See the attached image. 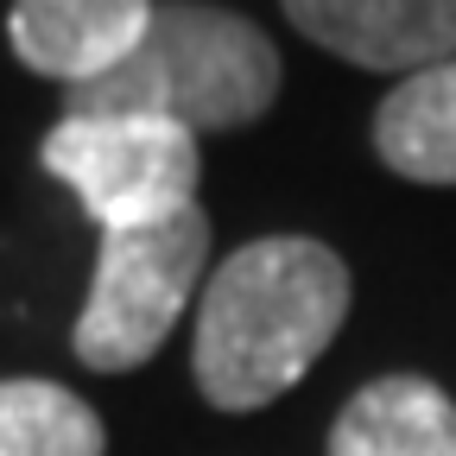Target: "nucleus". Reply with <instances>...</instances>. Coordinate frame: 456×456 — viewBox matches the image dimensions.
I'll list each match as a JSON object with an SVG mask.
<instances>
[{"label":"nucleus","mask_w":456,"mask_h":456,"mask_svg":"<svg viewBox=\"0 0 456 456\" xmlns=\"http://www.w3.org/2000/svg\"><path fill=\"white\" fill-rule=\"evenodd\" d=\"M349 317V266L311 235H266L235 248L203 285L197 387L222 412L273 406Z\"/></svg>","instance_id":"f257e3e1"},{"label":"nucleus","mask_w":456,"mask_h":456,"mask_svg":"<svg viewBox=\"0 0 456 456\" xmlns=\"http://www.w3.org/2000/svg\"><path fill=\"white\" fill-rule=\"evenodd\" d=\"M273 95L279 51L254 20L209 0H165L127 64L70 89V114H152L191 134H235L260 121Z\"/></svg>","instance_id":"f03ea898"},{"label":"nucleus","mask_w":456,"mask_h":456,"mask_svg":"<svg viewBox=\"0 0 456 456\" xmlns=\"http://www.w3.org/2000/svg\"><path fill=\"white\" fill-rule=\"evenodd\" d=\"M203 260H209V216L203 209L102 235L95 279H89V298H83V317L70 336L83 368L127 374V368L152 362L159 342L171 336V323L184 317L197 279H203Z\"/></svg>","instance_id":"7ed1b4c3"},{"label":"nucleus","mask_w":456,"mask_h":456,"mask_svg":"<svg viewBox=\"0 0 456 456\" xmlns=\"http://www.w3.org/2000/svg\"><path fill=\"white\" fill-rule=\"evenodd\" d=\"M45 171L64 184L102 235L197 209V134L152 114H70L45 134Z\"/></svg>","instance_id":"20e7f679"},{"label":"nucleus","mask_w":456,"mask_h":456,"mask_svg":"<svg viewBox=\"0 0 456 456\" xmlns=\"http://www.w3.org/2000/svg\"><path fill=\"white\" fill-rule=\"evenodd\" d=\"M311 45L362 70L412 77L456 57V0H279Z\"/></svg>","instance_id":"39448f33"},{"label":"nucleus","mask_w":456,"mask_h":456,"mask_svg":"<svg viewBox=\"0 0 456 456\" xmlns=\"http://www.w3.org/2000/svg\"><path fill=\"white\" fill-rule=\"evenodd\" d=\"M159 0H13L7 45L26 70L83 89L102 83L146 38Z\"/></svg>","instance_id":"423d86ee"},{"label":"nucleus","mask_w":456,"mask_h":456,"mask_svg":"<svg viewBox=\"0 0 456 456\" xmlns=\"http://www.w3.org/2000/svg\"><path fill=\"white\" fill-rule=\"evenodd\" d=\"M330 456H456V399L425 374L368 380L330 425Z\"/></svg>","instance_id":"0eeeda50"},{"label":"nucleus","mask_w":456,"mask_h":456,"mask_svg":"<svg viewBox=\"0 0 456 456\" xmlns=\"http://www.w3.org/2000/svg\"><path fill=\"white\" fill-rule=\"evenodd\" d=\"M374 152L412 184H456V57L393 83L374 108Z\"/></svg>","instance_id":"6e6552de"},{"label":"nucleus","mask_w":456,"mask_h":456,"mask_svg":"<svg viewBox=\"0 0 456 456\" xmlns=\"http://www.w3.org/2000/svg\"><path fill=\"white\" fill-rule=\"evenodd\" d=\"M108 431L89 399L57 380H0V456H102Z\"/></svg>","instance_id":"1a4fd4ad"}]
</instances>
